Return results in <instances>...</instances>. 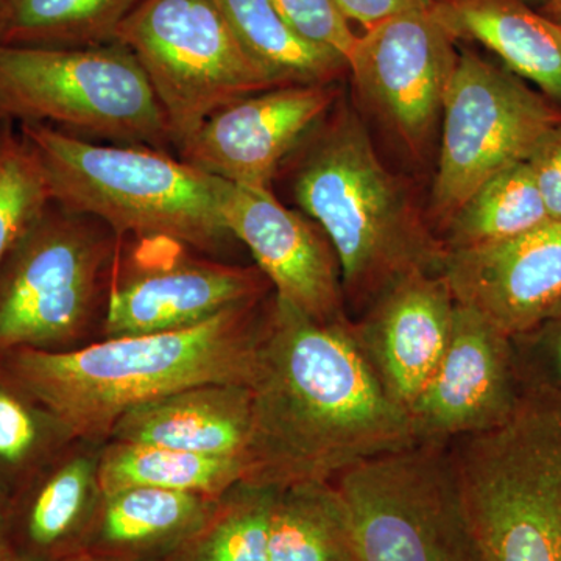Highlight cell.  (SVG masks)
<instances>
[{
  "label": "cell",
  "instance_id": "12",
  "mask_svg": "<svg viewBox=\"0 0 561 561\" xmlns=\"http://www.w3.org/2000/svg\"><path fill=\"white\" fill-rule=\"evenodd\" d=\"M523 393L512 339L456 302L445 354L408 412L419 442L438 443L501 426Z\"/></svg>",
  "mask_w": 561,
  "mask_h": 561
},
{
  "label": "cell",
  "instance_id": "2",
  "mask_svg": "<svg viewBox=\"0 0 561 561\" xmlns=\"http://www.w3.org/2000/svg\"><path fill=\"white\" fill-rule=\"evenodd\" d=\"M256 301L184 330L121 335L72 351L0 354V373L54 421L62 438H103L125 413L176 391L250 386Z\"/></svg>",
  "mask_w": 561,
  "mask_h": 561
},
{
  "label": "cell",
  "instance_id": "29",
  "mask_svg": "<svg viewBox=\"0 0 561 561\" xmlns=\"http://www.w3.org/2000/svg\"><path fill=\"white\" fill-rule=\"evenodd\" d=\"M62 438L54 421L0 373V482L33 478L49 453L51 442Z\"/></svg>",
  "mask_w": 561,
  "mask_h": 561
},
{
  "label": "cell",
  "instance_id": "6",
  "mask_svg": "<svg viewBox=\"0 0 561 561\" xmlns=\"http://www.w3.org/2000/svg\"><path fill=\"white\" fill-rule=\"evenodd\" d=\"M0 111L121 146L164 149L171 130L142 66L121 43L79 49L0 44Z\"/></svg>",
  "mask_w": 561,
  "mask_h": 561
},
{
  "label": "cell",
  "instance_id": "9",
  "mask_svg": "<svg viewBox=\"0 0 561 561\" xmlns=\"http://www.w3.org/2000/svg\"><path fill=\"white\" fill-rule=\"evenodd\" d=\"M106 225L51 203L0 267V354L54 350L90 317L111 253Z\"/></svg>",
  "mask_w": 561,
  "mask_h": 561
},
{
  "label": "cell",
  "instance_id": "20",
  "mask_svg": "<svg viewBox=\"0 0 561 561\" xmlns=\"http://www.w3.org/2000/svg\"><path fill=\"white\" fill-rule=\"evenodd\" d=\"M217 500L133 486L102 496L83 551L114 559L165 561L208 518Z\"/></svg>",
  "mask_w": 561,
  "mask_h": 561
},
{
  "label": "cell",
  "instance_id": "25",
  "mask_svg": "<svg viewBox=\"0 0 561 561\" xmlns=\"http://www.w3.org/2000/svg\"><path fill=\"white\" fill-rule=\"evenodd\" d=\"M140 0H7L0 44L79 49L114 43Z\"/></svg>",
  "mask_w": 561,
  "mask_h": 561
},
{
  "label": "cell",
  "instance_id": "7",
  "mask_svg": "<svg viewBox=\"0 0 561 561\" xmlns=\"http://www.w3.org/2000/svg\"><path fill=\"white\" fill-rule=\"evenodd\" d=\"M116 41L142 66L176 149L224 106L278 88L243 50L217 0H140Z\"/></svg>",
  "mask_w": 561,
  "mask_h": 561
},
{
  "label": "cell",
  "instance_id": "16",
  "mask_svg": "<svg viewBox=\"0 0 561 561\" xmlns=\"http://www.w3.org/2000/svg\"><path fill=\"white\" fill-rule=\"evenodd\" d=\"M454 300L507 337L537 330L561 309V221L491 245L446 251L442 268Z\"/></svg>",
  "mask_w": 561,
  "mask_h": 561
},
{
  "label": "cell",
  "instance_id": "10",
  "mask_svg": "<svg viewBox=\"0 0 561 561\" xmlns=\"http://www.w3.org/2000/svg\"><path fill=\"white\" fill-rule=\"evenodd\" d=\"M561 113L519 77L460 55L442 111L432 213L448 221L483 183L529 160Z\"/></svg>",
  "mask_w": 561,
  "mask_h": 561
},
{
  "label": "cell",
  "instance_id": "28",
  "mask_svg": "<svg viewBox=\"0 0 561 561\" xmlns=\"http://www.w3.org/2000/svg\"><path fill=\"white\" fill-rule=\"evenodd\" d=\"M51 203L38 153L7 122L0 136V267Z\"/></svg>",
  "mask_w": 561,
  "mask_h": 561
},
{
  "label": "cell",
  "instance_id": "34",
  "mask_svg": "<svg viewBox=\"0 0 561 561\" xmlns=\"http://www.w3.org/2000/svg\"><path fill=\"white\" fill-rule=\"evenodd\" d=\"M10 490L0 482V549L7 548L5 546V523L7 513H9L10 504Z\"/></svg>",
  "mask_w": 561,
  "mask_h": 561
},
{
  "label": "cell",
  "instance_id": "4",
  "mask_svg": "<svg viewBox=\"0 0 561 561\" xmlns=\"http://www.w3.org/2000/svg\"><path fill=\"white\" fill-rule=\"evenodd\" d=\"M51 201L102 221L114 236L169 239L213 250L230 238L221 219L224 180L142 146L98 144L51 125L22 122Z\"/></svg>",
  "mask_w": 561,
  "mask_h": 561
},
{
  "label": "cell",
  "instance_id": "24",
  "mask_svg": "<svg viewBox=\"0 0 561 561\" xmlns=\"http://www.w3.org/2000/svg\"><path fill=\"white\" fill-rule=\"evenodd\" d=\"M217 3L243 50L278 87L330 84L348 68L337 51L298 35L272 0H217Z\"/></svg>",
  "mask_w": 561,
  "mask_h": 561
},
{
  "label": "cell",
  "instance_id": "13",
  "mask_svg": "<svg viewBox=\"0 0 561 561\" xmlns=\"http://www.w3.org/2000/svg\"><path fill=\"white\" fill-rule=\"evenodd\" d=\"M330 84H289L247 95L208 117L180 160L228 183L271 190L273 176L334 105Z\"/></svg>",
  "mask_w": 561,
  "mask_h": 561
},
{
  "label": "cell",
  "instance_id": "19",
  "mask_svg": "<svg viewBox=\"0 0 561 561\" xmlns=\"http://www.w3.org/2000/svg\"><path fill=\"white\" fill-rule=\"evenodd\" d=\"M250 426L249 387L206 383L131 409L121 416L110 437L116 442L243 459Z\"/></svg>",
  "mask_w": 561,
  "mask_h": 561
},
{
  "label": "cell",
  "instance_id": "32",
  "mask_svg": "<svg viewBox=\"0 0 561 561\" xmlns=\"http://www.w3.org/2000/svg\"><path fill=\"white\" fill-rule=\"evenodd\" d=\"M527 162L549 217L561 221V121L542 135Z\"/></svg>",
  "mask_w": 561,
  "mask_h": 561
},
{
  "label": "cell",
  "instance_id": "5",
  "mask_svg": "<svg viewBox=\"0 0 561 561\" xmlns=\"http://www.w3.org/2000/svg\"><path fill=\"white\" fill-rule=\"evenodd\" d=\"M449 459L483 561H561V394L524 387Z\"/></svg>",
  "mask_w": 561,
  "mask_h": 561
},
{
  "label": "cell",
  "instance_id": "35",
  "mask_svg": "<svg viewBox=\"0 0 561 561\" xmlns=\"http://www.w3.org/2000/svg\"><path fill=\"white\" fill-rule=\"evenodd\" d=\"M65 561H135V560H122L114 559V557L99 556V553L90 552V551H80L73 553L72 557H69L68 560Z\"/></svg>",
  "mask_w": 561,
  "mask_h": 561
},
{
  "label": "cell",
  "instance_id": "18",
  "mask_svg": "<svg viewBox=\"0 0 561 561\" xmlns=\"http://www.w3.org/2000/svg\"><path fill=\"white\" fill-rule=\"evenodd\" d=\"M98 465L76 457L10 496L5 546L24 561H65L83 551L101 504Z\"/></svg>",
  "mask_w": 561,
  "mask_h": 561
},
{
  "label": "cell",
  "instance_id": "8",
  "mask_svg": "<svg viewBox=\"0 0 561 561\" xmlns=\"http://www.w3.org/2000/svg\"><path fill=\"white\" fill-rule=\"evenodd\" d=\"M334 483L357 561H483L451 459L437 443L362 461Z\"/></svg>",
  "mask_w": 561,
  "mask_h": 561
},
{
  "label": "cell",
  "instance_id": "27",
  "mask_svg": "<svg viewBox=\"0 0 561 561\" xmlns=\"http://www.w3.org/2000/svg\"><path fill=\"white\" fill-rule=\"evenodd\" d=\"M276 490L238 483L165 561H271L268 530Z\"/></svg>",
  "mask_w": 561,
  "mask_h": 561
},
{
  "label": "cell",
  "instance_id": "26",
  "mask_svg": "<svg viewBox=\"0 0 561 561\" xmlns=\"http://www.w3.org/2000/svg\"><path fill=\"white\" fill-rule=\"evenodd\" d=\"M551 221L529 162L483 183L448 220L446 251L476 249L522 236Z\"/></svg>",
  "mask_w": 561,
  "mask_h": 561
},
{
  "label": "cell",
  "instance_id": "23",
  "mask_svg": "<svg viewBox=\"0 0 561 561\" xmlns=\"http://www.w3.org/2000/svg\"><path fill=\"white\" fill-rule=\"evenodd\" d=\"M268 553L271 561H357L348 512L334 482L276 490Z\"/></svg>",
  "mask_w": 561,
  "mask_h": 561
},
{
  "label": "cell",
  "instance_id": "3",
  "mask_svg": "<svg viewBox=\"0 0 561 561\" xmlns=\"http://www.w3.org/2000/svg\"><path fill=\"white\" fill-rule=\"evenodd\" d=\"M302 149L295 201L331 242L348 297L376 301L413 272L442 273L445 245L379 160L353 111L343 108L319 125Z\"/></svg>",
  "mask_w": 561,
  "mask_h": 561
},
{
  "label": "cell",
  "instance_id": "37",
  "mask_svg": "<svg viewBox=\"0 0 561 561\" xmlns=\"http://www.w3.org/2000/svg\"><path fill=\"white\" fill-rule=\"evenodd\" d=\"M0 561H24L20 557L14 556L9 548L0 549Z\"/></svg>",
  "mask_w": 561,
  "mask_h": 561
},
{
  "label": "cell",
  "instance_id": "14",
  "mask_svg": "<svg viewBox=\"0 0 561 561\" xmlns=\"http://www.w3.org/2000/svg\"><path fill=\"white\" fill-rule=\"evenodd\" d=\"M142 242L130 275L110 294L108 337L184 330L217 313L260 300L261 272L181 256L183 243Z\"/></svg>",
  "mask_w": 561,
  "mask_h": 561
},
{
  "label": "cell",
  "instance_id": "31",
  "mask_svg": "<svg viewBox=\"0 0 561 561\" xmlns=\"http://www.w3.org/2000/svg\"><path fill=\"white\" fill-rule=\"evenodd\" d=\"M529 356L518 362L524 387H537L561 394V309L529 334Z\"/></svg>",
  "mask_w": 561,
  "mask_h": 561
},
{
  "label": "cell",
  "instance_id": "11",
  "mask_svg": "<svg viewBox=\"0 0 561 561\" xmlns=\"http://www.w3.org/2000/svg\"><path fill=\"white\" fill-rule=\"evenodd\" d=\"M453 39L432 5L367 28L346 61L360 95L411 149L442 117L459 60Z\"/></svg>",
  "mask_w": 561,
  "mask_h": 561
},
{
  "label": "cell",
  "instance_id": "33",
  "mask_svg": "<svg viewBox=\"0 0 561 561\" xmlns=\"http://www.w3.org/2000/svg\"><path fill=\"white\" fill-rule=\"evenodd\" d=\"M435 0H335L339 10L348 21H356L365 28L409 11L431 9Z\"/></svg>",
  "mask_w": 561,
  "mask_h": 561
},
{
  "label": "cell",
  "instance_id": "21",
  "mask_svg": "<svg viewBox=\"0 0 561 561\" xmlns=\"http://www.w3.org/2000/svg\"><path fill=\"white\" fill-rule=\"evenodd\" d=\"M438 20L453 38L479 41L519 79L561 101V25L522 0H440Z\"/></svg>",
  "mask_w": 561,
  "mask_h": 561
},
{
  "label": "cell",
  "instance_id": "22",
  "mask_svg": "<svg viewBox=\"0 0 561 561\" xmlns=\"http://www.w3.org/2000/svg\"><path fill=\"white\" fill-rule=\"evenodd\" d=\"M243 472L242 457L205 456L114 440L103 451L95 476L101 496L133 486H153L219 500L242 482Z\"/></svg>",
  "mask_w": 561,
  "mask_h": 561
},
{
  "label": "cell",
  "instance_id": "38",
  "mask_svg": "<svg viewBox=\"0 0 561 561\" xmlns=\"http://www.w3.org/2000/svg\"><path fill=\"white\" fill-rule=\"evenodd\" d=\"M9 121V117L0 111V136H2L3 128H5L7 122Z\"/></svg>",
  "mask_w": 561,
  "mask_h": 561
},
{
  "label": "cell",
  "instance_id": "30",
  "mask_svg": "<svg viewBox=\"0 0 561 561\" xmlns=\"http://www.w3.org/2000/svg\"><path fill=\"white\" fill-rule=\"evenodd\" d=\"M287 24L309 43L337 51L348 61L357 36L335 0H272ZM348 65V62H346Z\"/></svg>",
  "mask_w": 561,
  "mask_h": 561
},
{
  "label": "cell",
  "instance_id": "15",
  "mask_svg": "<svg viewBox=\"0 0 561 561\" xmlns=\"http://www.w3.org/2000/svg\"><path fill=\"white\" fill-rule=\"evenodd\" d=\"M220 210L228 232L249 247L275 286L276 298L313 320H345L341 267L320 227L280 205L271 190L228 181L221 184Z\"/></svg>",
  "mask_w": 561,
  "mask_h": 561
},
{
  "label": "cell",
  "instance_id": "39",
  "mask_svg": "<svg viewBox=\"0 0 561 561\" xmlns=\"http://www.w3.org/2000/svg\"><path fill=\"white\" fill-rule=\"evenodd\" d=\"M7 0H0V21H2L3 10H5Z\"/></svg>",
  "mask_w": 561,
  "mask_h": 561
},
{
  "label": "cell",
  "instance_id": "36",
  "mask_svg": "<svg viewBox=\"0 0 561 561\" xmlns=\"http://www.w3.org/2000/svg\"><path fill=\"white\" fill-rule=\"evenodd\" d=\"M549 20L561 25V0H549L548 3Z\"/></svg>",
  "mask_w": 561,
  "mask_h": 561
},
{
  "label": "cell",
  "instance_id": "17",
  "mask_svg": "<svg viewBox=\"0 0 561 561\" xmlns=\"http://www.w3.org/2000/svg\"><path fill=\"white\" fill-rule=\"evenodd\" d=\"M454 306L442 273L413 272L383 291L356 331L383 387L405 411L440 364Z\"/></svg>",
  "mask_w": 561,
  "mask_h": 561
},
{
  "label": "cell",
  "instance_id": "1",
  "mask_svg": "<svg viewBox=\"0 0 561 561\" xmlns=\"http://www.w3.org/2000/svg\"><path fill=\"white\" fill-rule=\"evenodd\" d=\"M242 483L334 482L362 461L416 445L346 321L313 320L275 297L254 351Z\"/></svg>",
  "mask_w": 561,
  "mask_h": 561
}]
</instances>
